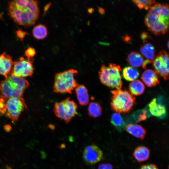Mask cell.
<instances>
[{"label":"cell","mask_w":169,"mask_h":169,"mask_svg":"<svg viewBox=\"0 0 169 169\" xmlns=\"http://www.w3.org/2000/svg\"><path fill=\"white\" fill-rule=\"evenodd\" d=\"M127 60L128 64L132 67L139 68L142 67L144 69L146 68V66L151 62L145 59L144 57L139 53L132 51L128 55Z\"/></svg>","instance_id":"cell-13"},{"label":"cell","mask_w":169,"mask_h":169,"mask_svg":"<svg viewBox=\"0 0 169 169\" xmlns=\"http://www.w3.org/2000/svg\"><path fill=\"white\" fill-rule=\"evenodd\" d=\"M120 66L110 63L108 66L102 65L99 73L100 79L102 84L109 87L120 89L122 82Z\"/></svg>","instance_id":"cell-5"},{"label":"cell","mask_w":169,"mask_h":169,"mask_svg":"<svg viewBox=\"0 0 169 169\" xmlns=\"http://www.w3.org/2000/svg\"><path fill=\"white\" fill-rule=\"evenodd\" d=\"M140 50L146 59L153 62L155 58V49L153 45L148 43H145L141 47Z\"/></svg>","instance_id":"cell-20"},{"label":"cell","mask_w":169,"mask_h":169,"mask_svg":"<svg viewBox=\"0 0 169 169\" xmlns=\"http://www.w3.org/2000/svg\"><path fill=\"white\" fill-rule=\"evenodd\" d=\"M169 9L167 4L156 3L149 9L145 18V23L149 30L158 35L164 34L169 28Z\"/></svg>","instance_id":"cell-2"},{"label":"cell","mask_w":169,"mask_h":169,"mask_svg":"<svg viewBox=\"0 0 169 169\" xmlns=\"http://www.w3.org/2000/svg\"><path fill=\"white\" fill-rule=\"evenodd\" d=\"M26 32L22 30H18L16 31V35L17 37L19 38L21 40H23L26 34Z\"/></svg>","instance_id":"cell-29"},{"label":"cell","mask_w":169,"mask_h":169,"mask_svg":"<svg viewBox=\"0 0 169 169\" xmlns=\"http://www.w3.org/2000/svg\"><path fill=\"white\" fill-rule=\"evenodd\" d=\"M48 32L46 27L44 25L41 24L35 26L32 31L33 36L38 39H42L45 38L47 35Z\"/></svg>","instance_id":"cell-24"},{"label":"cell","mask_w":169,"mask_h":169,"mask_svg":"<svg viewBox=\"0 0 169 169\" xmlns=\"http://www.w3.org/2000/svg\"><path fill=\"white\" fill-rule=\"evenodd\" d=\"M78 73V71L73 69L56 73L53 87L54 91L59 93H72L78 85L75 78Z\"/></svg>","instance_id":"cell-4"},{"label":"cell","mask_w":169,"mask_h":169,"mask_svg":"<svg viewBox=\"0 0 169 169\" xmlns=\"http://www.w3.org/2000/svg\"><path fill=\"white\" fill-rule=\"evenodd\" d=\"M163 98L159 96L153 99L147 105L149 112L157 117L162 119L166 115V108L164 103Z\"/></svg>","instance_id":"cell-12"},{"label":"cell","mask_w":169,"mask_h":169,"mask_svg":"<svg viewBox=\"0 0 169 169\" xmlns=\"http://www.w3.org/2000/svg\"><path fill=\"white\" fill-rule=\"evenodd\" d=\"M79 103L81 106L87 105L89 101V96L87 88L82 84L78 85L75 89Z\"/></svg>","instance_id":"cell-17"},{"label":"cell","mask_w":169,"mask_h":169,"mask_svg":"<svg viewBox=\"0 0 169 169\" xmlns=\"http://www.w3.org/2000/svg\"><path fill=\"white\" fill-rule=\"evenodd\" d=\"M98 169H113V168L109 163H103L99 165Z\"/></svg>","instance_id":"cell-28"},{"label":"cell","mask_w":169,"mask_h":169,"mask_svg":"<svg viewBox=\"0 0 169 169\" xmlns=\"http://www.w3.org/2000/svg\"><path fill=\"white\" fill-rule=\"evenodd\" d=\"M37 1L14 0L8 3L9 14L18 24L29 27L34 24L39 12Z\"/></svg>","instance_id":"cell-1"},{"label":"cell","mask_w":169,"mask_h":169,"mask_svg":"<svg viewBox=\"0 0 169 169\" xmlns=\"http://www.w3.org/2000/svg\"><path fill=\"white\" fill-rule=\"evenodd\" d=\"M122 75L125 80L131 81L137 79L139 75V73L136 69L132 67L128 66L123 69Z\"/></svg>","instance_id":"cell-23"},{"label":"cell","mask_w":169,"mask_h":169,"mask_svg":"<svg viewBox=\"0 0 169 169\" xmlns=\"http://www.w3.org/2000/svg\"><path fill=\"white\" fill-rule=\"evenodd\" d=\"M132 1L140 9L144 8L146 10H149L152 5L156 3L155 0H132Z\"/></svg>","instance_id":"cell-26"},{"label":"cell","mask_w":169,"mask_h":169,"mask_svg":"<svg viewBox=\"0 0 169 169\" xmlns=\"http://www.w3.org/2000/svg\"><path fill=\"white\" fill-rule=\"evenodd\" d=\"M29 86L28 81L23 78L8 75L0 84V98L6 100L12 98L22 97Z\"/></svg>","instance_id":"cell-3"},{"label":"cell","mask_w":169,"mask_h":169,"mask_svg":"<svg viewBox=\"0 0 169 169\" xmlns=\"http://www.w3.org/2000/svg\"><path fill=\"white\" fill-rule=\"evenodd\" d=\"M169 41L168 42V43H167V46H168V48H169Z\"/></svg>","instance_id":"cell-34"},{"label":"cell","mask_w":169,"mask_h":169,"mask_svg":"<svg viewBox=\"0 0 169 169\" xmlns=\"http://www.w3.org/2000/svg\"><path fill=\"white\" fill-rule=\"evenodd\" d=\"M148 37V35L146 33H143L141 35V39L144 41Z\"/></svg>","instance_id":"cell-31"},{"label":"cell","mask_w":169,"mask_h":169,"mask_svg":"<svg viewBox=\"0 0 169 169\" xmlns=\"http://www.w3.org/2000/svg\"><path fill=\"white\" fill-rule=\"evenodd\" d=\"M140 169H159L157 166L154 164L144 165L142 166Z\"/></svg>","instance_id":"cell-30"},{"label":"cell","mask_w":169,"mask_h":169,"mask_svg":"<svg viewBox=\"0 0 169 169\" xmlns=\"http://www.w3.org/2000/svg\"><path fill=\"white\" fill-rule=\"evenodd\" d=\"M169 60L167 53L165 50H162L152 62L154 71L166 80L168 79L169 78Z\"/></svg>","instance_id":"cell-10"},{"label":"cell","mask_w":169,"mask_h":169,"mask_svg":"<svg viewBox=\"0 0 169 169\" xmlns=\"http://www.w3.org/2000/svg\"><path fill=\"white\" fill-rule=\"evenodd\" d=\"M129 89L131 93L134 95H139L144 92L145 87L143 83L139 80H135L129 84Z\"/></svg>","instance_id":"cell-21"},{"label":"cell","mask_w":169,"mask_h":169,"mask_svg":"<svg viewBox=\"0 0 169 169\" xmlns=\"http://www.w3.org/2000/svg\"><path fill=\"white\" fill-rule=\"evenodd\" d=\"M88 112L89 115L91 117L97 118L100 117L102 112L100 104L97 101L90 102L88 105Z\"/></svg>","instance_id":"cell-22"},{"label":"cell","mask_w":169,"mask_h":169,"mask_svg":"<svg viewBox=\"0 0 169 169\" xmlns=\"http://www.w3.org/2000/svg\"><path fill=\"white\" fill-rule=\"evenodd\" d=\"M141 79L149 87H153L159 84L157 74L152 69H148L145 71L141 75Z\"/></svg>","instance_id":"cell-15"},{"label":"cell","mask_w":169,"mask_h":169,"mask_svg":"<svg viewBox=\"0 0 169 169\" xmlns=\"http://www.w3.org/2000/svg\"><path fill=\"white\" fill-rule=\"evenodd\" d=\"M78 106L68 97L54 104V111L55 115L66 124L69 123L77 113Z\"/></svg>","instance_id":"cell-8"},{"label":"cell","mask_w":169,"mask_h":169,"mask_svg":"<svg viewBox=\"0 0 169 169\" xmlns=\"http://www.w3.org/2000/svg\"><path fill=\"white\" fill-rule=\"evenodd\" d=\"M151 116L147 105L143 109L137 110L126 117V121L128 122H138L146 120Z\"/></svg>","instance_id":"cell-16"},{"label":"cell","mask_w":169,"mask_h":169,"mask_svg":"<svg viewBox=\"0 0 169 169\" xmlns=\"http://www.w3.org/2000/svg\"><path fill=\"white\" fill-rule=\"evenodd\" d=\"M13 62L5 52L0 55V74L6 78L11 72Z\"/></svg>","instance_id":"cell-14"},{"label":"cell","mask_w":169,"mask_h":169,"mask_svg":"<svg viewBox=\"0 0 169 169\" xmlns=\"http://www.w3.org/2000/svg\"><path fill=\"white\" fill-rule=\"evenodd\" d=\"M103 158L102 151L97 145L91 144L86 146L84 148L83 159L87 165H94L99 162Z\"/></svg>","instance_id":"cell-11"},{"label":"cell","mask_w":169,"mask_h":169,"mask_svg":"<svg viewBox=\"0 0 169 169\" xmlns=\"http://www.w3.org/2000/svg\"><path fill=\"white\" fill-rule=\"evenodd\" d=\"M112 94L111 107L117 113H128L135 103V98L129 91L116 89L111 91Z\"/></svg>","instance_id":"cell-6"},{"label":"cell","mask_w":169,"mask_h":169,"mask_svg":"<svg viewBox=\"0 0 169 169\" xmlns=\"http://www.w3.org/2000/svg\"><path fill=\"white\" fill-rule=\"evenodd\" d=\"M25 54L28 58H30L34 56L35 54V51L33 48L29 47L25 51Z\"/></svg>","instance_id":"cell-27"},{"label":"cell","mask_w":169,"mask_h":169,"mask_svg":"<svg viewBox=\"0 0 169 169\" xmlns=\"http://www.w3.org/2000/svg\"><path fill=\"white\" fill-rule=\"evenodd\" d=\"M133 156L138 162H142L147 160L150 155V150L144 146H139L134 150Z\"/></svg>","instance_id":"cell-19"},{"label":"cell","mask_w":169,"mask_h":169,"mask_svg":"<svg viewBox=\"0 0 169 169\" xmlns=\"http://www.w3.org/2000/svg\"><path fill=\"white\" fill-rule=\"evenodd\" d=\"M27 108L23 98H12L4 100L0 98V114L16 121L22 112Z\"/></svg>","instance_id":"cell-7"},{"label":"cell","mask_w":169,"mask_h":169,"mask_svg":"<svg viewBox=\"0 0 169 169\" xmlns=\"http://www.w3.org/2000/svg\"><path fill=\"white\" fill-rule=\"evenodd\" d=\"M33 61L30 58L25 59L23 57H20L19 60L13 62L10 74L23 78L31 76L33 73Z\"/></svg>","instance_id":"cell-9"},{"label":"cell","mask_w":169,"mask_h":169,"mask_svg":"<svg viewBox=\"0 0 169 169\" xmlns=\"http://www.w3.org/2000/svg\"><path fill=\"white\" fill-rule=\"evenodd\" d=\"M99 13L101 14H104L105 13V10L104 9L101 8H99Z\"/></svg>","instance_id":"cell-33"},{"label":"cell","mask_w":169,"mask_h":169,"mask_svg":"<svg viewBox=\"0 0 169 169\" xmlns=\"http://www.w3.org/2000/svg\"><path fill=\"white\" fill-rule=\"evenodd\" d=\"M127 132L135 137L143 140L144 138L146 130L141 125L134 124H128L125 127Z\"/></svg>","instance_id":"cell-18"},{"label":"cell","mask_w":169,"mask_h":169,"mask_svg":"<svg viewBox=\"0 0 169 169\" xmlns=\"http://www.w3.org/2000/svg\"><path fill=\"white\" fill-rule=\"evenodd\" d=\"M51 3H49L48 4H47L44 7V13H45V14L46 12V11H47V10L49 8L51 5Z\"/></svg>","instance_id":"cell-32"},{"label":"cell","mask_w":169,"mask_h":169,"mask_svg":"<svg viewBox=\"0 0 169 169\" xmlns=\"http://www.w3.org/2000/svg\"><path fill=\"white\" fill-rule=\"evenodd\" d=\"M111 122L119 131H122L125 127V123L118 113H115L112 115Z\"/></svg>","instance_id":"cell-25"}]
</instances>
